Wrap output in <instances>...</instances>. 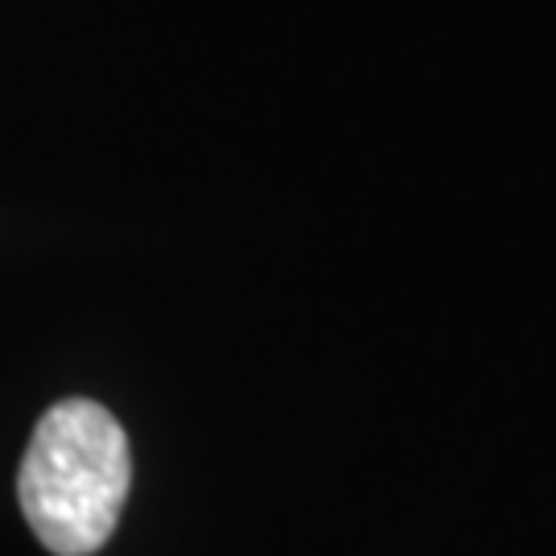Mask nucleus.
Listing matches in <instances>:
<instances>
[{"mask_svg": "<svg viewBox=\"0 0 556 556\" xmlns=\"http://www.w3.org/2000/svg\"><path fill=\"white\" fill-rule=\"evenodd\" d=\"M132 486L119 420L96 400H59L21 457L17 498L34 536L54 556L100 553Z\"/></svg>", "mask_w": 556, "mask_h": 556, "instance_id": "f257e3e1", "label": "nucleus"}]
</instances>
